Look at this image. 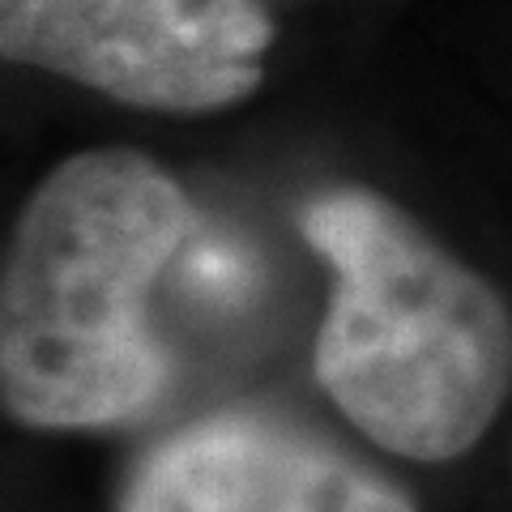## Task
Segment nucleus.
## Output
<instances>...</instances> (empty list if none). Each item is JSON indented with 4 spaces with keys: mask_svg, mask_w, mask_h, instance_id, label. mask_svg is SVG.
I'll return each mask as SVG.
<instances>
[{
    "mask_svg": "<svg viewBox=\"0 0 512 512\" xmlns=\"http://www.w3.org/2000/svg\"><path fill=\"white\" fill-rule=\"evenodd\" d=\"M180 180L137 150L64 158L26 197L0 274V397L35 431L137 423L167 389L150 291L192 235Z\"/></svg>",
    "mask_w": 512,
    "mask_h": 512,
    "instance_id": "nucleus-1",
    "label": "nucleus"
},
{
    "mask_svg": "<svg viewBox=\"0 0 512 512\" xmlns=\"http://www.w3.org/2000/svg\"><path fill=\"white\" fill-rule=\"evenodd\" d=\"M299 231L333 269L312 367L320 389L384 453L453 461L512 393V308L372 188H325Z\"/></svg>",
    "mask_w": 512,
    "mask_h": 512,
    "instance_id": "nucleus-2",
    "label": "nucleus"
},
{
    "mask_svg": "<svg viewBox=\"0 0 512 512\" xmlns=\"http://www.w3.org/2000/svg\"><path fill=\"white\" fill-rule=\"evenodd\" d=\"M269 43L261 0H0L9 64L167 116L244 103L265 82Z\"/></svg>",
    "mask_w": 512,
    "mask_h": 512,
    "instance_id": "nucleus-3",
    "label": "nucleus"
},
{
    "mask_svg": "<svg viewBox=\"0 0 512 512\" xmlns=\"http://www.w3.org/2000/svg\"><path fill=\"white\" fill-rule=\"evenodd\" d=\"M265 431L269 419L252 410L175 427L128 470L116 512H239Z\"/></svg>",
    "mask_w": 512,
    "mask_h": 512,
    "instance_id": "nucleus-4",
    "label": "nucleus"
},
{
    "mask_svg": "<svg viewBox=\"0 0 512 512\" xmlns=\"http://www.w3.org/2000/svg\"><path fill=\"white\" fill-rule=\"evenodd\" d=\"M239 512H419V504L333 440L269 419Z\"/></svg>",
    "mask_w": 512,
    "mask_h": 512,
    "instance_id": "nucleus-5",
    "label": "nucleus"
}]
</instances>
